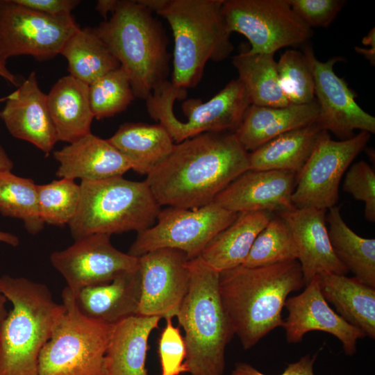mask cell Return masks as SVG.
Instances as JSON below:
<instances>
[{"mask_svg": "<svg viewBox=\"0 0 375 375\" xmlns=\"http://www.w3.org/2000/svg\"><path fill=\"white\" fill-rule=\"evenodd\" d=\"M0 213L22 221L26 231L35 235L44 228L38 207L37 185L11 171L0 172Z\"/></svg>", "mask_w": 375, "mask_h": 375, "instance_id": "cell-33", "label": "cell"}, {"mask_svg": "<svg viewBox=\"0 0 375 375\" xmlns=\"http://www.w3.org/2000/svg\"><path fill=\"white\" fill-rule=\"evenodd\" d=\"M232 64L251 104L269 107L290 105L279 85L274 53L243 52L233 56Z\"/></svg>", "mask_w": 375, "mask_h": 375, "instance_id": "cell-32", "label": "cell"}, {"mask_svg": "<svg viewBox=\"0 0 375 375\" xmlns=\"http://www.w3.org/2000/svg\"><path fill=\"white\" fill-rule=\"evenodd\" d=\"M12 308L0 329V375H38L40 351L64 310L47 285L24 277L0 276Z\"/></svg>", "mask_w": 375, "mask_h": 375, "instance_id": "cell-5", "label": "cell"}, {"mask_svg": "<svg viewBox=\"0 0 375 375\" xmlns=\"http://www.w3.org/2000/svg\"><path fill=\"white\" fill-rule=\"evenodd\" d=\"M317 353L302 356L297 362L290 363L280 375H315L313 365ZM228 375H269L264 374L246 362H238Z\"/></svg>", "mask_w": 375, "mask_h": 375, "instance_id": "cell-41", "label": "cell"}, {"mask_svg": "<svg viewBox=\"0 0 375 375\" xmlns=\"http://www.w3.org/2000/svg\"><path fill=\"white\" fill-rule=\"evenodd\" d=\"M248 169L249 152L233 132H208L175 144L146 181L160 206L197 208Z\"/></svg>", "mask_w": 375, "mask_h": 375, "instance_id": "cell-1", "label": "cell"}, {"mask_svg": "<svg viewBox=\"0 0 375 375\" xmlns=\"http://www.w3.org/2000/svg\"><path fill=\"white\" fill-rule=\"evenodd\" d=\"M160 319L135 315L113 325L105 356L107 375H149L148 340Z\"/></svg>", "mask_w": 375, "mask_h": 375, "instance_id": "cell-24", "label": "cell"}, {"mask_svg": "<svg viewBox=\"0 0 375 375\" xmlns=\"http://www.w3.org/2000/svg\"><path fill=\"white\" fill-rule=\"evenodd\" d=\"M276 63L279 85L290 104L315 100L313 77L303 52L288 49Z\"/></svg>", "mask_w": 375, "mask_h": 375, "instance_id": "cell-37", "label": "cell"}, {"mask_svg": "<svg viewBox=\"0 0 375 375\" xmlns=\"http://www.w3.org/2000/svg\"><path fill=\"white\" fill-rule=\"evenodd\" d=\"M324 131L315 122L269 140L249 152V169L301 171Z\"/></svg>", "mask_w": 375, "mask_h": 375, "instance_id": "cell-28", "label": "cell"}, {"mask_svg": "<svg viewBox=\"0 0 375 375\" xmlns=\"http://www.w3.org/2000/svg\"><path fill=\"white\" fill-rule=\"evenodd\" d=\"M326 211L295 208L277 214L292 234L305 286L321 273L346 275L349 272L332 247L326 225Z\"/></svg>", "mask_w": 375, "mask_h": 375, "instance_id": "cell-20", "label": "cell"}, {"mask_svg": "<svg viewBox=\"0 0 375 375\" xmlns=\"http://www.w3.org/2000/svg\"><path fill=\"white\" fill-rule=\"evenodd\" d=\"M50 262L73 293L136 271L139 266V258L116 249L108 234H93L76 240L69 247L53 252Z\"/></svg>", "mask_w": 375, "mask_h": 375, "instance_id": "cell-15", "label": "cell"}, {"mask_svg": "<svg viewBox=\"0 0 375 375\" xmlns=\"http://www.w3.org/2000/svg\"><path fill=\"white\" fill-rule=\"evenodd\" d=\"M138 258L140 295L137 315L172 319L188 290L189 258L183 251L169 248Z\"/></svg>", "mask_w": 375, "mask_h": 375, "instance_id": "cell-16", "label": "cell"}, {"mask_svg": "<svg viewBox=\"0 0 375 375\" xmlns=\"http://www.w3.org/2000/svg\"><path fill=\"white\" fill-rule=\"evenodd\" d=\"M0 76L14 85H19L18 80L6 67V60L0 56Z\"/></svg>", "mask_w": 375, "mask_h": 375, "instance_id": "cell-43", "label": "cell"}, {"mask_svg": "<svg viewBox=\"0 0 375 375\" xmlns=\"http://www.w3.org/2000/svg\"><path fill=\"white\" fill-rule=\"evenodd\" d=\"M0 242L12 247H17L19 244V239L12 233L0 231Z\"/></svg>", "mask_w": 375, "mask_h": 375, "instance_id": "cell-47", "label": "cell"}, {"mask_svg": "<svg viewBox=\"0 0 375 375\" xmlns=\"http://www.w3.org/2000/svg\"><path fill=\"white\" fill-rule=\"evenodd\" d=\"M332 247L340 260L360 282L375 288V240L357 235L345 223L340 208L333 206L326 215Z\"/></svg>", "mask_w": 375, "mask_h": 375, "instance_id": "cell-30", "label": "cell"}, {"mask_svg": "<svg viewBox=\"0 0 375 375\" xmlns=\"http://www.w3.org/2000/svg\"><path fill=\"white\" fill-rule=\"evenodd\" d=\"M14 164L3 148L0 145V172L11 171Z\"/></svg>", "mask_w": 375, "mask_h": 375, "instance_id": "cell-45", "label": "cell"}, {"mask_svg": "<svg viewBox=\"0 0 375 375\" xmlns=\"http://www.w3.org/2000/svg\"><path fill=\"white\" fill-rule=\"evenodd\" d=\"M354 49L358 53L362 55L365 57V58L368 60L371 65H374L375 47L363 48V47H356Z\"/></svg>", "mask_w": 375, "mask_h": 375, "instance_id": "cell-46", "label": "cell"}, {"mask_svg": "<svg viewBox=\"0 0 375 375\" xmlns=\"http://www.w3.org/2000/svg\"><path fill=\"white\" fill-rule=\"evenodd\" d=\"M222 14L228 31L243 35L250 53H275L304 44L312 30L293 11L288 0H223Z\"/></svg>", "mask_w": 375, "mask_h": 375, "instance_id": "cell-10", "label": "cell"}, {"mask_svg": "<svg viewBox=\"0 0 375 375\" xmlns=\"http://www.w3.org/2000/svg\"><path fill=\"white\" fill-rule=\"evenodd\" d=\"M153 13L141 0H116L110 17L92 28L126 73L135 97L144 100L170 74L169 40Z\"/></svg>", "mask_w": 375, "mask_h": 375, "instance_id": "cell-3", "label": "cell"}, {"mask_svg": "<svg viewBox=\"0 0 375 375\" xmlns=\"http://www.w3.org/2000/svg\"><path fill=\"white\" fill-rule=\"evenodd\" d=\"M305 287L299 294L288 297L285 303L288 316L282 326L288 342H300L307 333L319 331L336 337L346 355L355 354L358 340L365 334L330 307L321 292L318 275Z\"/></svg>", "mask_w": 375, "mask_h": 375, "instance_id": "cell-17", "label": "cell"}, {"mask_svg": "<svg viewBox=\"0 0 375 375\" xmlns=\"http://www.w3.org/2000/svg\"><path fill=\"white\" fill-rule=\"evenodd\" d=\"M305 287L297 260L219 272V291L233 331L244 349L255 346L282 326V310L288 295Z\"/></svg>", "mask_w": 375, "mask_h": 375, "instance_id": "cell-2", "label": "cell"}, {"mask_svg": "<svg viewBox=\"0 0 375 375\" xmlns=\"http://www.w3.org/2000/svg\"><path fill=\"white\" fill-rule=\"evenodd\" d=\"M370 133L360 131L344 140H333L324 131L296 176L292 201L296 208L328 210L339 198V185L353 160L365 148Z\"/></svg>", "mask_w": 375, "mask_h": 375, "instance_id": "cell-12", "label": "cell"}, {"mask_svg": "<svg viewBox=\"0 0 375 375\" xmlns=\"http://www.w3.org/2000/svg\"><path fill=\"white\" fill-rule=\"evenodd\" d=\"M68 62L69 75L90 85L120 64L92 28H79L67 40L60 53Z\"/></svg>", "mask_w": 375, "mask_h": 375, "instance_id": "cell-31", "label": "cell"}, {"mask_svg": "<svg viewBox=\"0 0 375 375\" xmlns=\"http://www.w3.org/2000/svg\"><path fill=\"white\" fill-rule=\"evenodd\" d=\"M47 95L58 141L69 144L91 133L94 117L89 85L69 74L58 79Z\"/></svg>", "mask_w": 375, "mask_h": 375, "instance_id": "cell-25", "label": "cell"}, {"mask_svg": "<svg viewBox=\"0 0 375 375\" xmlns=\"http://www.w3.org/2000/svg\"><path fill=\"white\" fill-rule=\"evenodd\" d=\"M5 99L0 118L14 138L28 142L48 155L58 142L47 95L40 88L35 72Z\"/></svg>", "mask_w": 375, "mask_h": 375, "instance_id": "cell-19", "label": "cell"}, {"mask_svg": "<svg viewBox=\"0 0 375 375\" xmlns=\"http://www.w3.org/2000/svg\"><path fill=\"white\" fill-rule=\"evenodd\" d=\"M108 141L123 154L131 169L148 175L170 153L175 143L160 124L127 122Z\"/></svg>", "mask_w": 375, "mask_h": 375, "instance_id": "cell-29", "label": "cell"}, {"mask_svg": "<svg viewBox=\"0 0 375 375\" xmlns=\"http://www.w3.org/2000/svg\"><path fill=\"white\" fill-rule=\"evenodd\" d=\"M186 97L187 90L167 81L145 100L150 117L159 122L175 144L208 132L234 133L251 104L242 83L233 79L207 101L194 98L184 101L181 110L186 121H181L174 115V103Z\"/></svg>", "mask_w": 375, "mask_h": 375, "instance_id": "cell-8", "label": "cell"}, {"mask_svg": "<svg viewBox=\"0 0 375 375\" xmlns=\"http://www.w3.org/2000/svg\"><path fill=\"white\" fill-rule=\"evenodd\" d=\"M188 290L176 317L185 332V365L191 375H223L234 335L219 291V273L199 256L189 261Z\"/></svg>", "mask_w": 375, "mask_h": 375, "instance_id": "cell-6", "label": "cell"}, {"mask_svg": "<svg viewBox=\"0 0 375 375\" xmlns=\"http://www.w3.org/2000/svg\"><path fill=\"white\" fill-rule=\"evenodd\" d=\"M6 301H7V299L0 291V329L5 318L8 315V312L6 309Z\"/></svg>", "mask_w": 375, "mask_h": 375, "instance_id": "cell-48", "label": "cell"}, {"mask_svg": "<svg viewBox=\"0 0 375 375\" xmlns=\"http://www.w3.org/2000/svg\"><path fill=\"white\" fill-rule=\"evenodd\" d=\"M273 216L269 211L238 213L206 244L199 257L219 273L242 265L256 237Z\"/></svg>", "mask_w": 375, "mask_h": 375, "instance_id": "cell-26", "label": "cell"}, {"mask_svg": "<svg viewBox=\"0 0 375 375\" xmlns=\"http://www.w3.org/2000/svg\"><path fill=\"white\" fill-rule=\"evenodd\" d=\"M318 114L316 100L283 107L251 104L234 133L242 147L251 152L281 134L315 122Z\"/></svg>", "mask_w": 375, "mask_h": 375, "instance_id": "cell-23", "label": "cell"}, {"mask_svg": "<svg viewBox=\"0 0 375 375\" xmlns=\"http://www.w3.org/2000/svg\"><path fill=\"white\" fill-rule=\"evenodd\" d=\"M169 23L174 37L172 84L196 87L209 60L220 62L234 49L222 14L223 0H141Z\"/></svg>", "mask_w": 375, "mask_h": 375, "instance_id": "cell-4", "label": "cell"}, {"mask_svg": "<svg viewBox=\"0 0 375 375\" xmlns=\"http://www.w3.org/2000/svg\"><path fill=\"white\" fill-rule=\"evenodd\" d=\"M297 249L291 231L278 215H274L256 237L242 265L267 266L297 260Z\"/></svg>", "mask_w": 375, "mask_h": 375, "instance_id": "cell-34", "label": "cell"}, {"mask_svg": "<svg viewBox=\"0 0 375 375\" xmlns=\"http://www.w3.org/2000/svg\"><path fill=\"white\" fill-rule=\"evenodd\" d=\"M74 294L76 306L85 317L110 325L138 314L140 282L138 269L113 280L83 288Z\"/></svg>", "mask_w": 375, "mask_h": 375, "instance_id": "cell-22", "label": "cell"}, {"mask_svg": "<svg viewBox=\"0 0 375 375\" xmlns=\"http://www.w3.org/2000/svg\"><path fill=\"white\" fill-rule=\"evenodd\" d=\"M296 176L285 171L248 169L220 192L213 201L235 213L269 211L278 214L291 210L295 208L292 195Z\"/></svg>", "mask_w": 375, "mask_h": 375, "instance_id": "cell-18", "label": "cell"}, {"mask_svg": "<svg viewBox=\"0 0 375 375\" xmlns=\"http://www.w3.org/2000/svg\"><path fill=\"white\" fill-rule=\"evenodd\" d=\"M320 290L327 302L346 322L375 338V288L346 275L318 274Z\"/></svg>", "mask_w": 375, "mask_h": 375, "instance_id": "cell-27", "label": "cell"}, {"mask_svg": "<svg viewBox=\"0 0 375 375\" xmlns=\"http://www.w3.org/2000/svg\"><path fill=\"white\" fill-rule=\"evenodd\" d=\"M59 163L56 175L72 180L95 181L122 176L131 165L108 140L92 133L53 152Z\"/></svg>", "mask_w": 375, "mask_h": 375, "instance_id": "cell-21", "label": "cell"}, {"mask_svg": "<svg viewBox=\"0 0 375 375\" xmlns=\"http://www.w3.org/2000/svg\"><path fill=\"white\" fill-rule=\"evenodd\" d=\"M79 28L72 15L53 17L15 0H0V56L6 60L22 55L53 58Z\"/></svg>", "mask_w": 375, "mask_h": 375, "instance_id": "cell-13", "label": "cell"}, {"mask_svg": "<svg viewBox=\"0 0 375 375\" xmlns=\"http://www.w3.org/2000/svg\"><path fill=\"white\" fill-rule=\"evenodd\" d=\"M78 210L69 223L76 240L93 234L138 233L153 226L160 210L145 181L122 176L82 181Z\"/></svg>", "mask_w": 375, "mask_h": 375, "instance_id": "cell-7", "label": "cell"}, {"mask_svg": "<svg viewBox=\"0 0 375 375\" xmlns=\"http://www.w3.org/2000/svg\"><path fill=\"white\" fill-rule=\"evenodd\" d=\"M19 4L53 17L71 15L78 0H15Z\"/></svg>", "mask_w": 375, "mask_h": 375, "instance_id": "cell-42", "label": "cell"}, {"mask_svg": "<svg viewBox=\"0 0 375 375\" xmlns=\"http://www.w3.org/2000/svg\"><path fill=\"white\" fill-rule=\"evenodd\" d=\"M342 189L355 199L365 203V217L375 222V172L365 161L350 165L346 172Z\"/></svg>", "mask_w": 375, "mask_h": 375, "instance_id": "cell-38", "label": "cell"}, {"mask_svg": "<svg viewBox=\"0 0 375 375\" xmlns=\"http://www.w3.org/2000/svg\"><path fill=\"white\" fill-rule=\"evenodd\" d=\"M288 2L310 28L328 27L345 4L342 0H288Z\"/></svg>", "mask_w": 375, "mask_h": 375, "instance_id": "cell-40", "label": "cell"}, {"mask_svg": "<svg viewBox=\"0 0 375 375\" xmlns=\"http://www.w3.org/2000/svg\"><path fill=\"white\" fill-rule=\"evenodd\" d=\"M62 301L64 310L40 351L38 375H107L105 356L113 325L83 315L67 287Z\"/></svg>", "mask_w": 375, "mask_h": 375, "instance_id": "cell-9", "label": "cell"}, {"mask_svg": "<svg viewBox=\"0 0 375 375\" xmlns=\"http://www.w3.org/2000/svg\"><path fill=\"white\" fill-rule=\"evenodd\" d=\"M172 318L166 319L158 342L160 375H179L188 372L185 365L186 347L180 329L174 326Z\"/></svg>", "mask_w": 375, "mask_h": 375, "instance_id": "cell-39", "label": "cell"}, {"mask_svg": "<svg viewBox=\"0 0 375 375\" xmlns=\"http://www.w3.org/2000/svg\"><path fill=\"white\" fill-rule=\"evenodd\" d=\"M362 44L370 47H375V30L374 28L371 29L369 33L362 38Z\"/></svg>", "mask_w": 375, "mask_h": 375, "instance_id": "cell-49", "label": "cell"}, {"mask_svg": "<svg viewBox=\"0 0 375 375\" xmlns=\"http://www.w3.org/2000/svg\"><path fill=\"white\" fill-rule=\"evenodd\" d=\"M38 207L45 224L62 226L75 216L81 199V187L74 180L61 178L37 185Z\"/></svg>", "mask_w": 375, "mask_h": 375, "instance_id": "cell-35", "label": "cell"}, {"mask_svg": "<svg viewBox=\"0 0 375 375\" xmlns=\"http://www.w3.org/2000/svg\"><path fill=\"white\" fill-rule=\"evenodd\" d=\"M116 0H99L97 2L96 10L104 17L107 19L108 12H112L115 5Z\"/></svg>", "mask_w": 375, "mask_h": 375, "instance_id": "cell-44", "label": "cell"}, {"mask_svg": "<svg viewBox=\"0 0 375 375\" xmlns=\"http://www.w3.org/2000/svg\"><path fill=\"white\" fill-rule=\"evenodd\" d=\"M134 98L130 80L121 67L89 85L90 106L97 119L125 110Z\"/></svg>", "mask_w": 375, "mask_h": 375, "instance_id": "cell-36", "label": "cell"}, {"mask_svg": "<svg viewBox=\"0 0 375 375\" xmlns=\"http://www.w3.org/2000/svg\"><path fill=\"white\" fill-rule=\"evenodd\" d=\"M214 201L197 208L167 207L155 224L139 233L128 253L140 257L149 251L174 249L189 260L199 257L206 244L237 217Z\"/></svg>", "mask_w": 375, "mask_h": 375, "instance_id": "cell-11", "label": "cell"}, {"mask_svg": "<svg viewBox=\"0 0 375 375\" xmlns=\"http://www.w3.org/2000/svg\"><path fill=\"white\" fill-rule=\"evenodd\" d=\"M303 53L314 80L315 98L319 106L316 122L319 126L340 140L353 137L355 130L374 133V117L359 106L356 93L334 71L335 64L344 58L333 57L322 62L310 45H304Z\"/></svg>", "mask_w": 375, "mask_h": 375, "instance_id": "cell-14", "label": "cell"}]
</instances>
